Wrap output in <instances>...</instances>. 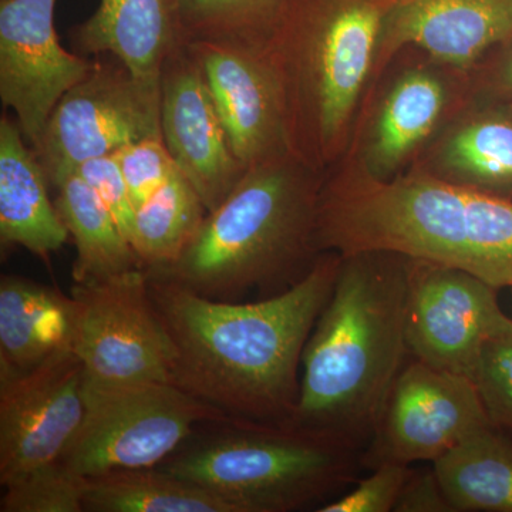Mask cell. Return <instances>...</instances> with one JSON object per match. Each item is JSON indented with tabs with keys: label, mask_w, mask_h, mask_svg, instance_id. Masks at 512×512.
Segmentation results:
<instances>
[{
	"label": "cell",
	"mask_w": 512,
	"mask_h": 512,
	"mask_svg": "<svg viewBox=\"0 0 512 512\" xmlns=\"http://www.w3.org/2000/svg\"><path fill=\"white\" fill-rule=\"evenodd\" d=\"M342 256L323 252L291 288L255 302L215 301L148 275L171 342V383L234 419L291 420L303 349L338 278Z\"/></svg>",
	"instance_id": "obj_1"
},
{
	"label": "cell",
	"mask_w": 512,
	"mask_h": 512,
	"mask_svg": "<svg viewBox=\"0 0 512 512\" xmlns=\"http://www.w3.org/2000/svg\"><path fill=\"white\" fill-rule=\"evenodd\" d=\"M315 242L319 254L390 252L512 288V201L416 167L380 181L343 157L323 177Z\"/></svg>",
	"instance_id": "obj_2"
},
{
	"label": "cell",
	"mask_w": 512,
	"mask_h": 512,
	"mask_svg": "<svg viewBox=\"0 0 512 512\" xmlns=\"http://www.w3.org/2000/svg\"><path fill=\"white\" fill-rule=\"evenodd\" d=\"M333 291L302 355L291 423L365 450L407 360L412 259L340 255Z\"/></svg>",
	"instance_id": "obj_3"
},
{
	"label": "cell",
	"mask_w": 512,
	"mask_h": 512,
	"mask_svg": "<svg viewBox=\"0 0 512 512\" xmlns=\"http://www.w3.org/2000/svg\"><path fill=\"white\" fill-rule=\"evenodd\" d=\"M323 177L293 156L249 168L208 212L184 254L147 274L215 301L286 291L320 255L315 235Z\"/></svg>",
	"instance_id": "obj_4"
},
{
	"label": "cell",
	"mask_w": 512,
	"mask_h": 512,
	"mask_svg": "<svg viewBox=\"0 0 512 512\" xmlns=\"http://www.w3.org/2000/svg\"><path fill=\"white\" fill-rule=\"evenodd\" d=\"M393 0H285L268 53L293 156L325 174L348 153Z\"/></svg>",
	"instance_id": "obj_5"
},
{
	"label": "cell",
	"mask_w": 512,
	"mask_h": 512,
	"mask_svg": "<svg viewBox=\"0 0 512 512\" xmlns=\"http://www.w3.org/2000/svg\"><path fill=\"white\" fill-rule=\"evenodd\" d=\"M363 450L291 421H211L158 468L224 494L242 512L320 507L357 481Z\"/></svg>",
	"instance_id": "obj_6"
},
{
	"label": "cell",
	"mask_w": 512,
	"mask_h": 512,
	"mask_svg": "<svg viewBox=\"0 0 512 512\" xmlns=\"http://www.w3.org/2000/svg\"><path fill=\"white\" fill-rule=\"evenodd\" d=\"M228 419L173 383L97 384L86 379V412L60 461L82 477L153 468L204 424Z\"/></svg>",
	"instance_id": "obj_7"
},
{
	"label": "cell",
	"mask_w": 512,
	"mask_h": 512,
	"mask_svg": "<svg viewBox=\"0 0 512 512\" xmlns=\"http://www.w3.org/2000/svg\"><path fill=\"white\" fill-rule=\"evenodd\" d=\"M147 138H163L161 80L138 79L110 56L63 97L33 151L55 187L86 161Z\"/></svg>",
	"instance_id": "obj_8"
},
{
	"label": "cell",
	"mask_w": 512,
	"mask_h": 512,
	"mask_svg": "<svg viewBox=\"0 0 512 512\" xmlns=\"http://www.w3.org/2000/svg\"><path fill=\"white\" fill-rule=\"evenodd\" d=\"M77 303L74 353L89 382L171 383L173 342L158 318L146 269L90 284H74Z\"/></svg>",
	"instance_id": "obj_9"
},
{
	"label": "cell",
	"mask_w": 512,
	"mask_h": 512,
	"mask_svg": "<svg viewBox=\"0 0 512 512\" xmlns=\"http://www.w3.org/2000/svg\"><path fill=\"white\" fill-rule=\"evenodd\" d=\"M493 424L476 383L410 357L363 450V470L436 463Z\"/></svg>",
	"instance_id": "obj_10"
},
{
	"label": "cell",
	"mask_w": 512,
	"mask_h": 512,
	"mask_svg": "<svg viewBox=\"0 0 512 512\" xmlns=\"http://www.w3.org/2000/svg\"><path fill=\"white\" fill-rule=\"evenodd\" d=\"M498 291L483 279L412 259L407 348L410 357L476 383L487 343L511 328Z\"/></svg>",
	"instance_id": "obj_11"
},
{
	"label": "cell",
	"mask_w": 512,
	"mask_h": 512,
	"mask_svg": "<svg viewBox=\"0 0 512 512\" xmlns=\"http://www.w3.org/2000/svg\"><path fill=\"white\" fill-rule=\"evenodd\" d=\"M86 412V373L74 352L29 372L0 367V484L56 463Z\"/></svg>",
	"instance_id": "obj_12"
},
{
	"label": "cell",
	"mask_w": 512,
	"mask_h": 512,
	"mask_svg": "<svg viewBox=\"0 0 512 512\" xmlns=\"http://www.w3.org/2000/svg\"><path fill=\"white\" fill-rule=\"evenodd\" d=\"M56 5L57 0H0V100L33 150L60 101L94 66L60 43Z\"/></svg>",
	"instance_id": "obj_13"
},
{
	"label": "cell",
	"mask_w": 512,
	"mask_h": 512,
	"mask_svg": "<svg viewBox=\"0 0 512 512\" xmlns=\"http://www.w3.org/2000/svg\"><path fill=\"white\" fill-rule=\"evenodd\" d=\"M467 82L427 59L404 67L384 87L345 156L376 180L406 173L467 99Z\"/></svg>",
	"instance_id": "obj_14"
},
{
	"label": "cell",
	"mask_w": 512,
	"mask_h": 512,
	"mask_svg": "<svg viewBox=\"0 0 512 512\" xmlns=\"http://www.w3.org/2000/svg\"><path fill=\"white\" fill-rule=\"evenodd\" d=\"M197 60L245 170L293 156L284 92L268 49L185 43ZM295 157V156H293Z\"/></svg>",
	"instance_id": "obj_15"
},
{
	"label": "cell",
	"mask_w": 512,
	"mask_h": 512,
	"mask_svg": "<svg viewBox=\"0 0 512 512\" xmlns=\"http://www.w3.org/2000/svg\"><path fill=\"white\" fill-rule=\"evenodd\" d=\"M161 133L180 173L208 212L220 207L244 178L197 60L183 42L161 70Z\"/></svg>",
	"instance_id": "obj_16"
},
{
	"label": "cell",
	"mask_w": 512,
	"mask_h": 512,
	"mask_svg": "<svg viewBox=\"0 0 512 512\" xmlns=\"http://www.w3.org/2000/svg\"><path fill=\"white\" fill-rule=\"evenodd\" d=\"M512 35V0H393L380 33L373 82L403 50L470 76Z\"/></svg>",
	"instance_id": "obj_17"
},
{
	"label": "cell",
	"mask_w": 512,
	"mask_h": 512,
	"mask_svg": "<svg viewBox=\"0 0 512 512\" xmlns=\"http://www.w3.org/2000/svg\"><path fill=\"white\" fill-rule=\"evenodd\" d=\"M413 167L512 201V111L467 94Z\"/></svg>",
	"instance_id": "obj_18"
},
{
	"label": "cell",
	"mask_w": 512,
	"mask_h": 512,
	"mask_svg": "<svg viewBox=\"0 0 512 512\" xmlns=\"http://www.w3.org/2000/svg\"><path fill=\"white\" fill-rule=\"evenodd\" d=\"M180 0H100L99 8L73 29L82 55L111 56L134 76L160 82L168 53L180 40Z\"/></svg>",
	"instance_id": "obj_19"
},
{
	"label": "cell",
	"mask_w": 512,
	"mask_h": 512,
	"mask_svg": "<svg viewBox=\"0 0 512 512\" xmlns=\"http://www.w3.org/2000/svg\"><path fill=\"white\" fill-rule=\"evenodd\" d=\"M45 170L16 123L0 119V244L47 258L70 234L47 192Z\"/></svg>",
	"instance_id": "obj_20"
},
{
	"label": "cell",
	"mask_w": 512,
	"mask_h": 512,
	"mask_svg": "<svg viewBox=\"0 0 512 512\" xmlns=\"http://www.w3.org/2000/svg\"><path fill=\"white\" fill-rule=\"evenodd\" d=\"M77 303L52 286L18 275L0 279V367L29 372L74 352Z\"/></svg>",
	"instance_id": "obj_21"
},
{
	"label": "cell",
	"mask_w": 512,
	"mask_h": 512,
	"mask_svg": "<svg viewBox=\"0 0 512 512\" xmlns=\"http://www.w3.org/2000/svg\"><path fill=\"white\" fill-rule=\"evenodd\" d=\"M53 188L57 212L76 245L74 284H90L143 268L116 218L79 174L67 175Z\"/></svg>",
	"instance_id": "obj_22"
},
{
	"label": "cell",
	"mask_w": 512,
	"mask_h": 512,
	"mask_svg": "<svg viewBox=\"0 0 512 512\" xmlns=\"http://www.w3.org/2000/svg\"><path fill=\"white\" fill-rule=\"evenodd\" d=\"M453 512H512V439L488 426L433 463Z\"/></svg>",
	"instance_id": "obj_23"
},
{
	"label": "cell",
	"mask_w": 512,
	"mask_h": 512,
	"mask_svg": "<svg viewBox=\"0 0 512 512\" xmlns=\"http://www.w3.org/2000/svg\"><path fill=\"white\" fill-rule=\"evenodd\" d=\"M86 481L87 512H242L224 494L158 467L111 471Z\"/></svg>",
	"instance_id": "obj_24"
},
{
	"label": "cell",
	"mask_w": 512,
	"mask_h": 512,
	"mask_svg": "<svg viewBox=\"0 0 512 512\" xmlns=\"http://www.w3.org/2000/svg\"><path fill=\"white\" fill-rule=\"evenodd\" d=\"M208 210L190 181L175 171L150 198L136 210L130 244L147 272L173 265L197 235Z\"/></svg>",
	"instance_id": "obj_25"
},
{
	"label": "cell",
	"mask_w": 512,
	"mask_h": 512,
	"mask_svg": "<svg viewBox=\"0 0 512 512\" xmlns=\"http://www.w3.org/2000/svg\"><path fill=\"white\" fill-rule=\"evenodd\" d=\"M285 0H180L183 43L268 49Z\"/></svg>",
	"instance_id": "obj_26"
},
{
	"label": "cell",
	"mask_w": 512,
	"mask_h": 512,
	"mask_svg": "<svg viewBox=\"0 0 512 512\" xmlns=\"http://www.w3.org/2000/svg\"><path fill=\"white\" fill-rule=\"evenodd\" d=\"M2 512H84L86 477L62 461L35 468L5 485Z\"/></svg>",
	"instance_id": "obj_27"
},
{
	"label": "cell",
	"mask_w": 512,
	"mask_h": 512,
	"mask_svg": "<svg viewBox=\"0 0 512 512\" xmlns=\"http://www.w3.org/2000/svg\"><path fill=\"white\" fill-rule=\"evenodd\" d=\"M476 386L491 421L512 433V326L485 346Z\"/></svg>",
	"instance_id": "obj_28"
},
{
	"label": "cell",
	"mask_w": 512,
	"mask_h": 512,
	"mask_svg": "<svg viewBox=\"0 0 512 512\" xmlns=\"http://www.w3.org/2000/svg\"><path fill=\"white\" fill-rule=\"evenodd\" d=\"M126 180L134 208H140L178 170L163 138H147L114 154Z\"/></svg>",
	"instance_id": "obj_29"
},
{
	"label": "cell",
	"mask_w": 512,
	"mask_h": 512,
	"mask_svg": "<svg viewBox=\"0 0 512 512\" xmlns=\"http://www.w3.org/2000/svg\"><path fill=\"white\" fill-rule=\"evenodd\" d=\"M369 477L357 480L349 493L333 498L316 512H390L396 511L407 481L412 477V466L382 464L373 468Z\"/></svg>",
	"instance_id": "obj_30"
},
{
	"label": "cell",
	"mask_w": 512,
	"mask_h": 512,
	"mask_svg": "<svg viewBox=\"0 0 512 512\" xmlns=\"http://www.w3.org/2000/svg\"><path fill=\"white\" fill-rule=\"evenodd\" d=\"M76 173L99 195L100 200L116 218L121 232L130 241L136 208L131 201L130 192L116 156L93 158L80 165Z\"/></svg>",
	"instance_id": "obj_31"
},
{
	"label": "cell",
	"mask_w": 512,
	"mask_h": 512,
	"mask_svg": "<svg viewBox=\"0 0 512 512\" xmlns=\"http://www.w3.org/2000/svg\"><path fill=\"white\" fill-rule=\"evenodd\" d=\"M467 84L470 96L512 104V35L485 57Z\"/></svg>",
	"instance_id": "obj_32"
},
{
	"label": "cell",
	"mask_w": 512,
	"mask_h": 512,
	"mask_svg": "<svg viewBox=\"0 0 512 512\" xmlns=\"http://www.w3.org/2000/svg\"><path fill=\"white\" fill-rule=\"evenodd\" d=\"M396 512H453L433 464L427 470H413L404 487Z\"/></svg>",
	"instance_id": "obj_33"
},
{
	"label": "cell",
	"mask_w": 512,
	"mask_h": 512,
	"mask_svg": "<svg viewBox=\"0 0 512 512\" xmlns=\"http://www.w3.org/2000/svg\"><path fill=\"white\" fill-rule=\"evenodd\" d=\"M497 103V101H495ZM503 104V103H500ZM503 106L507 107V109H510L512 111V104H503Z\"/></svg>",
	"instance_id": "obj_34"
},
{
	"label": "cell",
	"mask_w": 512,
	"mask_h": 512,
	"mask_svg": "<svg viewBox=\"0 0 512 512\" xmlns=\"http://www.w3.org/2000/svg\"><path fill=\"white\" fill-rule=\"evenodd\" d=\"M512 289V288H511Z\"/></svg>",
	"instance_id": "obj_35"
}]
</instances>
